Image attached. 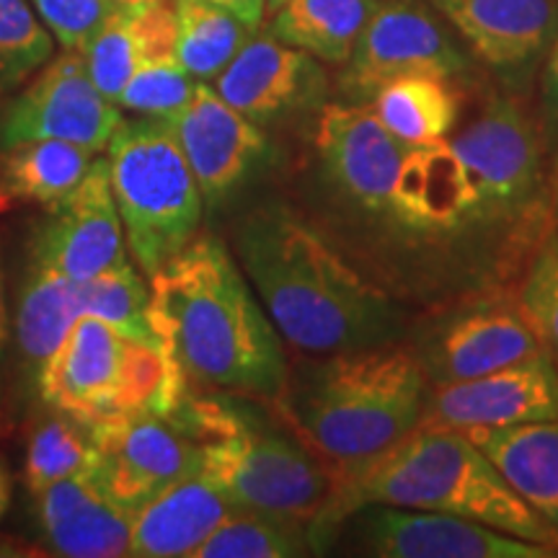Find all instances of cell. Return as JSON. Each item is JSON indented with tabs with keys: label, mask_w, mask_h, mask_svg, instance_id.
<instances>
[{
	"label": "cell",
	"mask_w": 558,
	"mask_h": 558,
	"mask_svg": "<svg viewBox=\"0 0 558 558\" xmlns=\"http://www.w3.org/2000/svg\"><path fill=\"white\" fill-rule=\"evenodd\" d=\"M548 156L541 120L512 94H488L456 137L424 145L390 135L367 104H326L316 222L414 316L518 288L554 230Z\"/></svg>",
	"instance_id": "1"
},
{
	"label": "cell",
	"mask_w": 558,
	"mask_h": 558,
	"mask_svg": "<svg viewBox=\"0 0 558 558\" xmlns=\"http://www.w3.org/2000/svg\"><path fill=\"white\" fill-rule=\"evenodd\" d=\"M233 254L279 337L308 357L407 341L416 318L316 220L282 199L241 215Z\"/></svg>",
	"instance_id": "2"
},
{
	"label": "cell",
	"mask_w": 558,
	"mask_h": 558,
	"mask_svg": "<svg viewBox=\"0 0 558 558\" xmlns=\"http://www.w3.org/2000/svg\"><path fill=\"white\" fill-rule=\"evenodd\" d=\"M148 279L160 349L190 386L262 403L282 396V337L226 243L199 233Z\"/></svg>",
	"instance_id": "3"
},
{
	"label": "cell",
	"mask_w": 558,
	"mask_h": 558,
	"mask_svg": "<svg viewBox=\"0 0 558 558\" xmlns=\"http://www.w3.org/2000/svg\"><path fill=\"white\" fill-rule=\"evenodd\" d=\"M427 390L409 341H396L316 357L288 375L282 396L269 407L341 486L418 427Z\"/></svg>",
	"instance_id": "4"
},
{
	"label": "cell",
	"mask_w": 558,
	"mask_h": 558,
	"mask_svg": "<svg viewBox=\"0 0 558 558\" xmlns=\"http://www.w3.org/2000/svg\"><path fill=\"white\" fill-rule=\"evenodd\" d=\"M239 396H186L177 414L202 445V473L235 507L308 530L316 548L337 535V476L288 424L262 418Z\"/></svg>",
	"instance_id": "5"
},
{
	"label": "cell",
	"mask_w": 558,
	"mask_h": 558,
	"mask_svg": "<svg viewBox=\"0 0 558 558\" xmlns=\"http://www.w3.org/2000/svg\"><path fill=\"white\" fill-rule=\"evenodd\" d=\"M388 505L458 514L558 550V533L522 501L463 432L416 427L349 476L337 494V533L354 509Z\"/></svg>",
	"instance_id": "6"
},
{
	"label": "cell",
	"mask_w": 558,
	"mask_h": 558,
	"mask_svg": "<svg viewBox=\"0 0 558 558\" xmlns=\"http://www.w3.org/2000/svg\"><path fill=\"white\" fill-rule=\"evenodd\" d=\"M41 401L86 427L114 416L173 414L190 383L163 349L140 344L101 318L81 316L39 373Z\"/></svg>",
	"instance_id": "7"
},
{
	"label": "cell",
	"mask_w": 558,
	"mask_h": 558,
	"mask_svg": "<svg viewBox=\"0 0 558 558\" xmlns=\"http://www.w3.org/2000/svg\"><path fill=\"white\" fill-rule=\"evenodd\" d=\"M107 160L132 262L153 277L199 235L205 207L199 184L166 120H124Z\"/></svg>",
	"instance_id": "8"
},
{
	"label": "cell",
	"mask_w": 558,
	"mask_h": 558,
	"mask_svg": "<svg viewBox=\"0 0 558 558\" xmlns=\"http://www.w3.org/2000/svg\"><path fill=\"white\" fill-rule=\"evenodd\" d=\"M407 341L429 386L481 378L546 352L522 316L514 288L473 292L418 313Z\"/></svg>",
	"instance_id": "9"
},
{
	"label": "cell",
	"mask_w": 558,
	"mask_h": 558,
	"mask_svg": "<svg viewBox=\"0 0 558 558\" xmlns=\"http://www.w3.org/2000/svg\"><path fill=\"white\" fill-rule=\"evenodd\" d=\"M469 58L427 5L414 0H378L341 70V94L349 104H369L380 88L414 75L458 78Z\"/></svg>",
	"instance_id": "10"
},
{
	"label": "cell",
	"mask_w": 558,
	"mask_h": 558,
	"mask_svg": "<svg viewBox=\"0 0 558 558\" xmlns=\"http://www.w3.org/2000/svg\"><path fill=\"white\" fill-rule=\"evenodd\" d=\"M88 432L90 469L111 497L135 512L166 486L202 471V445L177 411L114 416Z\"/></svg>",
	"instance_id": "11"
},
{
	"label": "cell",
	"mask_w": 558,
	"mask_h": 558,
	"mask_svg": "<svg viewBox=\"0 0 558 558\" xmlns=\"http://www.w3.org/2000/svg\"><path fill=\"white\" fill-rule=\"evenodd\" d=\"M122 122V109L90 81L83 52L65 50L3 111L0 148L26 140H62L96 156L109 148Z\"/></svg>",
	"instance_id": "12"
},
{
	"label": "cell",
	"mask_w": 558,
	"mask_h": 558,
	"mask_svg": "<svg viewBox=\"0 0 558 558\" xmlns=\"http://www.w3.org/2000/svg\"><path fill=\"white\" fill-rule=\"evenodd\" d=\"M354 522L360 554L375 558H556L558 550L522 541L458 514L367 505ZM344 520V522H347Z\"/></svg>",
	"instance_id": "13"
},
{
	"label": "cell",
	"mask_w": 558,
	"mask_h": 558,
	"mask_svg": "<svg viewBox=\"0 0 558 558\" xmlns=\"http://www.w3.org/2000/svg\"><path fill=\"white\" fill-rule=\"evenodd\" d=\"M556 418L558 365L548 352H541L481 378L429 386L418 427L465 432Z\"/></svg>",
	"instance_id": "14"
},
{
	"label": "cell",
	"mask_w": 558,
	"mask_h": 558,
	"mask_svg": "<svg viewBox=\"0 0 558 558\" xmlns=\"http://www.w3.org/2000/svg\"><path fill=\"white\" fill-rule=\"evenodd\" d=\"M29 259L75 282H86L128 259L107 156L94 158L81 184L47 207V218L32 239Z\"/></svg>",
	"instance_id": "15"
},
{
	"label": "cell",
	"mask_w": 558,
	"mask_h": 558,
	"mask_svg": "<svg viewBox=\"0 0 558 558\" xmlns=\"http://www.w3.org/2000/svg\"><path fill=\"white\" fill-rule=\"evenodd\" d=\"M171 128L207 205L226 202L267 160L269 143L259 124L202 81Z\"/></svg>",
	"instance_id": "16"
},
{
	"label": "cell",
	"mask_w": 558,
	"mask_h": 558,
	"mask_svg": "<svg viewBox=\"0 0 558 558\" xmlns=\"http://www.w3.org/2000/svg\"><path fill=\"white\" fill-rule=\"evenodd\" d=\"M465 47L507 78L546 58L558 32V0H429Z\"/></svg>",
	"instance_id": "17"
},
{
	"label": "cell",
	"mask_w": 558,
	"mask_h": 558,
	"mask_svg": "<svg viewBox=\"0 0 558 558\" xmlns=\"http://www.w3.org/2000/svg\"><path fill=\"white\" fill-rule=\"evenodd\" d=\"M215 90L259 128L311 107L324 94V75L308 52L254 34L215 78Z\"/></svg>",
	"instance_id": "18"
},
{
	"label": "cell",
	"mask_w": 558,
	"mask_h": 558,
	"mask_svg": "<svg viewBox=\"0 0 558 558\" xmlns=\"http://www.w3.org/2000/svg\"><path fill=\"white\" fill-rule=\"evenodd\" d=\"M37 512L41 533L58 556H130L135 509L111 497L90 465L37 494Z\"/></svg>",
	"instance_id": "19"
},
{
	"label": "cell",
	"mask_w": 558,
	"mask_h": 558,
	"mask_svg": "<svg viewBox=\"0 0 558 558\" xmlns=\"http://www.w3.org/2000/svg\"><path fill=\"white\" fill-rule=\"evenodd\" d=\"M233 501L207 473L179 478L145 501L132 520L130 556L192 558L220 522L235 512Z\"/></svg>",
	"instance_id": "20"
},
{
	"label": "cell",
	"mask_w": 558,
	"mask_h": 558,
	"mask_svg": "<svg viewBox=\"0 0 558 558\" xmlns=\"http://www.w3.org/2000/svg\"><path fill=\"white\" fill-rule=\"evenodd\" d=\"M512 492L558 533V418L514 427L465 429Z\"/></svg>",
	"instance_id": "21"
},
{
	"label": "cell",
	"mask_w": 558,
	"mask_h": 558,
	"mask_svg": "<svg viewBox=\"0 0 558 558\" xmlns=\"http://www.w3.org/2000/svg\"><path fill=\"white\" fill-rule=\"evenodd\" d=\"M94 153L62 140H26L0 148V215L52 207L86 177Z\"/></svg>",
	"instance_id": "22"
},
{
	"label": "cell",
	"mask_w": 558,
	"mask_h": 558,
	"mask_svg": "<svg viewBox=\"0 0 558 558\" xmlns=\"http://www.w3.org/2000/svg\"><path fill=\"white\" fill-rule=\"evenodd\" d=\"M78 318L81 282L29 262V269H26L19 290V308L13 326H16L21 360H24L34 383Z\"/></svg>",
	"instance_id": "23"
},
{
	"label": "cell",
	"mask_w": 558,
	"mask_h": 558,
	"mask_svg": "<svg viewBox=\"0 0 558 558\" xmlns=\"http://www.w3.org/2000/svg\"><path fill=\"white\" fill-rule=\"evenodd\" d=\"M375 9L378 0H288L271 13L269 34L311 58L344 65Z\"/></svg>",
	"instance_id": "24"
},
{
	"label": "cell",
	"mask_w": 558,
	"mask_h": 558,
	"mask_svg": "<svg viewBox=\"0 0 558 558\" xmlns=\"http://www.w3.org/2000/svg\"><path fill=\"white\" fill-rule=\"evenodd\" d=\"M383 128L403 143H437L452 135L460 120V94L448 78L414 75L388 83L367 104Z\"/></svg>",
	"instance_id": "25"
},
{
	"label": "cell",
	"mask_w": 558,
	"mask_h": 558,
	"mask_svg": "<svg viewBox=\"0 0 558 558\" xmlns=\"http://www.w3.org/2000/svg\"><path fill=\"white\" fill-rule=\"evenodd\" d=\"M177 3V60L197 81L218 78L259 29H251L233 13L209 0H173Z\"/></svg>",
	"instance_id": "26"
},
{
	"label": "cell",
	"mask_w": 558,
	"mask_h": 558,
	"mask_svg": "<svg viewBox=\"0 0 558 558\" xmlns=\"http://www.w3.org/2000/svg\"><path fill=\"white\" fill-rule=\"evenodd\" d=\"M81 316L101 318L124 337L160 349L150 313V282H145L135 262L124 259L81 282Z\"/></svg>",
	"instance_id": "27"
},
{
	"label": "cell",
	"mask_w": 558,
	"mask_h": 558,
	"mask_svg": "<svg viewBox=\"0 0 558 558\" xmlns=\"http://www.w3.org/2000/svg\"><path fill=\"white\" fill-rule=\"evenodd\" d=\"M316 554L308 530L254 509H235L192 558H298Z\"/></svg>",
	"instance_id": "28"
},
{
	"label": "cell",
	"mask_w": 558,
	"mask_h": 558,
	"mask_svg": "<svg viewBox=\"0 0 558 558\" xmlns=\"http://www.w3.org/2000/svg\"><path fill=\"white\" fill-rule=\"evenodd\" d=\"M90 460H94V442L86 424L54 411L32 432L24 465L26 488L37 497L58 481L88 469Z\"/></svg>",
	"instance_id": "29"
},
{
	"label": "cell",
	"mask_w": 558,
	"mask_h": 558,
	"mask_svg": "<svg viewBox=\"0 0 558 558\" xmlns=\"http://www.w3.org/2000/svg\"><path fill=\"white\" fill-rule=\"evenodd\" d=\"M52 34L26 0H0V88L19 86L52 58Z\"/></svg>",
	"instance_id": "30"
},
{
	"label": "cell",
	"mask_w": 558,
	"mask_h": 558,
	"mask_svg": "<svg viewBox=\"0 0 558 558\" xmlns=\"http://www.w3.org/2000/svg\"><path fill=\"white\" fill-rule=\"evenodd\" d=\"M514 298L543 349L558 365V233L550 230L525 271L518 279Z\"/></svg>",
	"instance_id": "31"
},
{
	"label": "cell",
	"mask_w": 558,
	"mask_h": 558,
	"mask_svg": "<svg viewBox=\"0 0 558 558\" xmlns=\"http://www.w3.org/2000/svg\"><path fill=\"white\" fill-rule=\"evenodd\" d=\"M197 78L177 58L140 62L117 107L171 122L190 104Z\"/></svg>",
	"instance_id": "32"
},
{
	"label": "cell",
	"mask_w": 558,
	"mask_h": 558,
	"mask_svg": "<svg viewBox=\"0 0 558 558\" xmlns=\"http://www.w3.org/2000/svg\"><path fill=\"white\" fill-rule=\"evenodd\" d=\"M86 68L94 86L107 96L109 101H120L124 86L140 65V50L135 32H132L130 9H117L104 21L99 32L90 37L83 50Z\"/></svg>",
	"instance_id": "33"
},
{
	"label": "cell",
	"mask_w": 558,
	"mask_h": 558,
	"mask_svg": "<svg viewBox=\"0 0 558 558\" xmlns=\"http://www.w3.org/2000/svg\"><path fill=\"white\" fill-rule=\"evenodd\" d=\"M41 24L52 32L65 50L83 52L104 21L122 5L114 0H32Z\"/></svg>",
	"instance_id": "34"
},
{
	"label": "cell",
	"mask_w": 558,
	"mask_h": 558,
	"mask_svg": "<svg viewBox=\"0 0 558 558\" xmlns=\"http://www.w3.org/2000/svg\"><path fill=\"white\" fill-rule=\"evenodd\" d=\"M541 128L550 156L558 150V32L546 52L541 75Z\"/></svg>",
	"instance_id": "35"
},
{
	"label": "cell",
	"mask_w": 558,
	"mask_h": 558,
	"mask_svg": "<svg viewBox=\"0 0 558 558\" xmlns=\"http://www.w3.org/2000/svg\"><path fill=\"white\" fill-rule=\"evenodd\" d=\"M209 3L233 13L235 19H241L251 29H259L264 16H267V0H209Z\"/></svg>",
	"instance_id": "36"
},
{
	"label": "cell",
	"mask_w": 558,
	"mask_h": 558,
	"mask_svg": "<svg viewBox=\"0 0 558 558\" xmlns=\"http://www.w3.org/2000/svg\"><path fill=\"white\" fill-rule=\"evenodd\" d=\"M11 497H13V473L9 469V463H5V458L0 456V520H3V514L9 512Z\"/></svg>",
	"instance_id": "37"
},
{
	"label": "cell",
	"mask_w": 558,
	"mask_h": 558,
	"mask_svg": "<svg viewBox=\"0 0 558 558\" xmlns=\"http://www.w3.org/2000/svg\"><path fill=\"white\" fill-rule=\"evenodd\" d=\"M3 262H0V352L11 339V318H9V303H5V284H3Z\"/></svg>",
	"instance_id": "38"
},
{
	"label": "cell",
	"mask_w": 558,
	"mask_h": 558,
	"mask_svg": "<svg viewBox=\"0 0 558 558\" xmlns=\"http://www.w3.org/2000/svg\"><path fill=\"white\" fill-rule=\"evenodd\" d=\"M550 213H554V230L558 233V150L550 160Z\"/></svg>",
	"instance_id": "39"
},
{
	"label": "cell",
	"mask_w": 558,
	"mask_h": 558,
	"mask_svg": "<svg viewBox=\"0 0 558 558\" xmlns=\"http://www.w3.org/2000/svg\"><path fill=\"white\" fill-rule=\"evenodd\" d=\"M114 3L122 5V9H143V5L158 3V0H114Z\"/></svg>",
	"instance_id": "40"
},
{
	"label": "cell",
	"mask_w": 558,
	"mask_h": 558,
	"mask_svg": "<svg viewBox=\"0 0 558 558\" xmlns=\"http://www.w3.org/2000/svg\"><path fill=\"white\" fill-rule=\"evenodd\" d=\"M284 3H288V0H267V13H275L277 9H282Z\"/></svg>",
	"instance_id": "41"
}]
</instances>
